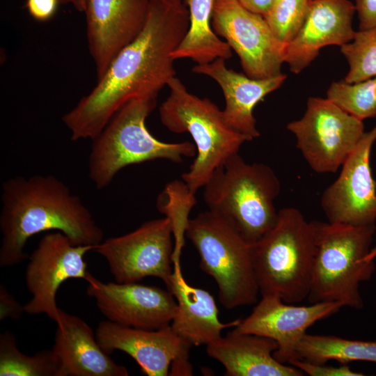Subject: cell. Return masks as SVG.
<instances>
[{
	"instance_id": "cell-2",
	"label": "cell",
	"mask_w": 376,
	"mask_h": 376,
	"mask_svg": "<svg viewBox=\"0 0 376 376\" xmlns=\"http://www.w3.org/2000/svg\"><path fill=\"white\" fill-rule=\"evenodd\" d=\"M0 265L23 262L27 240L54 230L75 245L95 246L104 233L80 198L54 175L15 176L2 185Z\"/></svg>"
},
{
	"instance_id": "cell-10",
	"label": "cell",
	"mask_w": 376,
	"mask_h": 376,
	"mask_svg": "<svg viewBox=\"0 0 376 376\" xmlns=\"http://www.w3.org/2000/svg\"><path fill=\"white\" fill-rule=\"evenodd\" d=\"M173 237L172 223L166 217L147 221L123 235L102 240L93 251L104 258L117 283H135L153 276L166 284L173 270Z\"/></svg>"
},
{
	"instance_id": "cell-21",
	"label": "cell",
	"mask_w": 376,
	"mask_h": 376,
	"mask_svg": "<svg viewBox=\"0 0 376 376\" xmlns=\"http://www.w3.org/2000/svg\"><path fill=\"white\" fill-rule=\"evenodd\" d=\"M173 273L166 284L175 297L178 307L170 327L189 345H208L221 336V331L234 327L240 322L219 321V310L212 295L205 290L195 288L185 281L180 265H173Z\"/></svg>"
},
{
	"instance_id": "cell-17",
	"label": "cell",
	"mask_w": 376,
	"mask_h": 376,
	"mask_svg": "<svg viewBox=\"0 0 376 376\" xmlns=\"http://www.w3.org/2000/svg\"><path fill=\"white\" fill-rule=\"evenodd\" d=\"M95 336L101 348L110 354L115 350L127 354L148 376H166L171 363L189 356L191 347L170 325L156 330L138 329L109 320L100 322Z\"/></svg>"
},
{
	"instance_id": "cell-35",
	"label": "cell",
	"mask_w": 376,
	"mask_h": 376,
	"mask_svg": "<svg viewBox=\"0 0 376 376\" xmlns=\"http://www.w3.org/2000/svg\"><path fill=\"white\" fill-rule=\"evenodd\" d=\"M376 257V245L372 248L366 257V260L368 261L374 260L375 258Z\"/></svg>"
},
{
	"instance_id": "cell-28",
	"label": "cell",
	"mask_w": 376,
	"mask_h": 376,
	"mask_svg": "<svg viewBox=\"0 0 376 376\" xmlns=\"http://www.w3.org/2000/svg\"><path fill=\"white\" fill-rule=\"evenodd\" d=\"M311 0H276L263 15L275 37L288 45L307 16Z\"/></svg>"
},
{
	"instance_id": "cell-15",
	"label": "cell",
	"mask_w": 376,
	"mask_h": 376,
	"mask_svg": "<svg viewBox=\"0 0 376 376\" xmlns=\"http://www.w3.org/2000/svg\"><path fill=\"white\" fill-rule=\"evenodd\" d=\"M87 295L107 320L124 326L156 330L170 325L178 304L169 290L135 283H104L89 272Z\"/></svg>"
},
{
	"instance_id": "cell-32",
	"label": "cell",
	"mask_w": 376,
	"mask_h": 376,
	"mask_svg": "<svg viewBox=\"0 0 376 376\" xmlns=\"http://www.w3.org/2000/svg\"><path fill=\"white\" fill-rule=\"evenodd\" d=\"M354 4L359 22V29L376 26V0H355Z\"/></svg>"
},
{
	"instance_id": "cell-12",
	"label": "cell",
	"mask_w": 376,
	"mask_h": 376,
	"mask_svg": "<svg viewBox=\"0 0 376 376\" xmlns=\"http://www.w3.org/2000/svg\"><path fill=\"white\" fill-rule=\"evenodd\" d=\"M95 246L75 245L63 233L45 235L29 256L25 282L31 299L25 304L29 315L45 314L60 322V308L56 302L61 285L70 279H86L88 272L84 255Z\"/></svg>"
},
{
	"instance_id": "cell-8",
	"label": "cell",
	"mask_w": 376,
	"mask_h": 376,
	"mask_svg": "<svg viewBox=\"0 0 376 376\" xmlns=\"http://www.w3.org/2000/svg\"><path fill=\"white\" fill-rule=\"evenodd\" d=\"M185 235L199 255L201 269L217 283L224 308L256 302L251 244L228 221L210 210L202 212L189 219Z\"/></svg>"
},
{
	"instance_id": "cell-11",
	"label": "cell",
	"mask_w": 376,
	"mask_h": 376,
	"mask_svg": "<svg viewBox=\"0 0 376 376\" xmlns=\"http://www.w3.org/2000/svg\"><path fill=\"white\" fill-rule=\"evenodd\" d=\"M212 26L238 55L249 77L265 79L281 73L287 45L275 37L263 15L237 0H214Z\"/></svg>"
},
{
	"instance_id": "cell-19",
	"label": "cell",
	"mask_w": 376,
	"mask_h": 376,
	"mask_svg": "<svg viewBox=\"0 0 376 376\" xmlns=\"http://www.w3.org/2000/svg\"><path fill=\"white\" fill-rule=\"evenodd\" d=\"M192 72L214 80L223 91L225 107L222 114L226 123L249 141L260 136L253 111L256 105L270 93L278 89L287 75L281 73L265 79H252L228 69L226 60L217 58L205 64H197Z\"/></svg>"
},
{
	"instance_id": "cell-27",
	"label": "cell",
	"mask_w": 376,
	"mask_h": 376,
	"mask_svg": "<svg viewBox=\"0 0 376 376\" xmlns=\"http://www.w3.org/2000/svg\"><path fill=\"white\" fill-rule=\"evenodd\" d=\"M349 70L344 81L358 83L376 76V26L355 32L354 38L340 47Z\"/></svg>"
},
{
	"instance_id": "cell-14",
	"label": "cell",
	"mask_w": 376,
	"mask_h": 376,
	"mask_svg": "<svg viewBox=\"0 0 376 376\" xmlns=\"http://www.w3.org/2000/svg\"><path fill=\"white\" fill-rule=\"evenodd\" d=\"M261 297L250 315L240 320L232 331L261 336L274 340L278 347L273 355L283 364L290 365L292 361L299 359L297 347L310 327L344 307L339 302L294 306L284 302L274 295Z\"/></svg>"
},
{
	"instance_id": "cell-9",
	"label": "cell",
	"mask_w": 376,
	"mask_h": 376,
	"mask_svg": "<svg viewBox=\"0 0 376 376\" xmlns=\"http://www.w3.org/2000/svg\"><path fill=\"white\" fill-rule=\"evenodd\" d=\"M287 129L312 170L336 173L356 148L364 131L363 120L327 98L308 99L304 116Z\"/></svg>"
},
{
	"instance_id": "cell-7",
	"label": "cell",
	"mask_w": 376,
	"mask_h": 376,
	"mask_svg": "<svg viewBox=\"0 0 376 376\" xmlns=\"http://www.w3.org/2000/svg\"><path fill=\"white\" fill-rule=\"evenodd\" d=\"M313 222L317 252L309 302H339L343 306L362 308L359 284L369 280L375 268L374 260H366L375 225Z\"/></svg>"
},
{
	"instance_id": "cell-18",
	"label": "cell",
	"mask_w": 376,
	"mask_h": 376,
	"mask_svg": "<svg viewBox=\"0 0 376 376\" xmlns=\"http://www.w3.org/2000/svg\"><path fill=\"white\" fill-rule=\"evenodd\" d=\"M356 12L349 0H311L306 19L285 47L284 63L298 74L327 45H342L354 36L352 20Z\"/></svg>"
},
{
	"instance_id": "cell-1",
	"label": "cell",
	"mask_w": 376,
	"mask_h": 376,
	"mask_svg": "<svg viewBox=\"0 0 376 376\" xmlns=\"http://www.w3.org/2000/svg\"><path fill=\"white\" fill-rule=\"evenodd\" d=\"M189 10L182 0L150 1L145 26L112 60L93 90L62 120L71 140L95 138L128 102L156 98L176 75L171 53L185 36Z\"/></svg>"
},
{
	"instance_id": "cell-6",
	"label": "cell",
	"mask_w": 376,
	"mask_h": 376,
	"mask_svg": "<svg viewBox=\"0 0 376 376\" xmlns=\"http://www.w3.org/2000/svg\"><path fill=\"white\" fill-rule=\"evenodd\" d=\"M156 98L134 100L123 106L93 139L88 175L97 189L107 187L122 169L155 159L180 163L196 155L194 143H166L157 139L146 126Z\"/></svg>"
},
{
	"instance_id": "cell-22",
	"label": "cell",
	"mask_w": 376,
	"mask_h": 376,
	"mask_svg": "<svg viewBox=\"0 0 376 376\" xmlns=\"http://www.w3.org/2000/svg\"><path fill=\"white\" fill-rule=\"evenodd\" d=\"M207 355L219 361L226 376H303L293 366L274 357L277 343L267 337L233 331L206 345Z\"/></svg>"
},
{
	"instance_id": "cell-34",
	"label": "cell",
	"mask_w": 376,
	"mask_h": 376,
	"mask_svg": "<svg viewBox=\"0 0 376 376\" xmlns=\"http://www.w3.org/2000/svg\"><path fill=\"white\" fill-rule=\"evenodd\" d=\"M61 4H70L77 11L83 13L85 10L86 0H59Z\"/></svg>"
},
{
	"instance_id": "cell-4",
	"label": "cell",
	"mask_w": 376,
	"mask_h": 376,
	"mask_svg": "<svg viewBox=\"0 0 376 376\" xmlns=\"http://www.w3.org/2000/svg\"><path fill=\"white\" fill-rule=\"evenodd\" d=\"M203 188L209 210L228 221L251 244L276 222L274 201L281 184L265 164H249L236 153L215 170Z\"/></svg>"
},
{
	"instance_id": "cell-25",
	"label": "cell",
	"mask_w": 376,
	"mask_h": 376,
	"mask_svg": "<svg viewBox=\"0 0 376 376\" xmlns=\"http://www.w3.org/2000/svg\"><path fill=\"white\" fill-rule=\"evenodd\" d=\"M61 362L52 350L22 352L10 331L0 334V376H59Z\"/></svg>"
},
{
	"instance_id": "cell-13",
	"label": "cell",
	"mask_w": 376,
	"mask_h": 376,
	"mask_svg": "<svg viewBox=\"0 0 376 376\" xmlns=\"http://www.w3.org/2000/svg\"><path fill=\"white\" fill-rule=\"evenodd\" d=\"M376 141V125L363 134L341 166L337 179L322 194L320 205L328 222L352 226L375 225L376 182L370 158Z\"/></svg>"
},
{
	"instance_id": "cell-36",
	"label": "cell",
	"mask_w": 376,
	"mask_h": 376,
	"mask_svg": "<svg viewBox=\"0 0 376 376\" xmlns=\"http://www.w3.org/2000/svg\"><path fill=\"white\" fill-rule=\"evenodd\" d=\"M150 1H162V2H171V1H176L180 0H150Z\"/></svg>"
},
{
	"instance_id": "cell-23",
	"label": "cell",
	"mask_w": 376,
	"mask_h": 376,
	"mask_svg": "<svg viewBox=\"0 0 376 376\" xmlns=\"http://www.w3.org/2000/svg\"><path fill=\"white\" fill-rule=\"evenodd\" d=\"M189 15L188 30L171 53L174 59L189 58L197 64H205L217 58L230 59L232 49L221 40L212 26L214 0H182Z\"/></svg>"
},
{
	"instance_id": "cell-20",
	"label": "cell",
	"mask_w": 376,
	"mask_h": 376,
	"mask_svg": "<svg viewBox=\"0 0 376 376\" xmlns=\"http://www.w3.org/2000/svg\"><path fill=\"white\" fill-rule=\"evenodd\" d=\"M52 350L61 362L59 376H127L98 344L95 332L81 318L60 310Z\"/></svg>"
},
{
	"instance_id": "cell-5",
	"label": "cell",
	"mask_w": 376,
	"mask_h": 376,
	"mask_svg": "<svg viewBox=\"0 0 376 376\" xmlns=\"http://www.w3.org/2000/svg\"><path fill=\"white\" fill-rule=\"evenodd\" d=\"M167 86L169 95L159 108V118L169 131L187 132L193 139L196 155L182 179L194 195L215 170L249 141L226 123L222 110L214 103L191 93L178 77Z\"/></svg>"
},
{
	"instance_id": "cell-33",
	"label": "cell",
	"mask_w": 376,
	"mask_h": 376,
	"mask_svg": "<svg viewBox=\"0 0 376 376\" xmlns=\"http://www.w3.org/2000/svg\"><path fill=\"white\" fill-rule=\"evenodd\" d=\"M249 10L265 15L273 5L275 0H237Z\"/></svg>"
},
{
	"instance_id": "cell-24",
	"label": "cell",
	"mask_w": 376,
	"mask_h": 376,
	"mask_svg": "<svg viewBox=\"0 0 376 376\" xmlns=\"http://www.w3.org/2000/svg\"><path fill=\"white\" fill-rule=\"evenodd\" d=\"M297 352L299 359L318 364L329 360L342 364L357 361L376 363V341L306 334L298 345Z\"/></svg>"
},
{
	"instance_id": "cell-37",
	"label": "cell",
	"mask_w": 376,
	"mask_h": 376,
	"mask_svg": "<svg viewBox=\"0 0 376 376\" xmlns=\"http://www.w3.org/2000/svg\"><path fill=\"white\" fill-rule=\"evenodd\" d=\"M275 1H276V0H275Z\"/></svg>"
},
{
	"instance_id": "cell-29",
	"label": "cell",
	"mask_w": 376,
	"mask_h": 376,
	"mask_svg": "<svg viewBox=\"0 0 376 376\" xmlns=\"http://www.w3.org/2000/svg\"><path fill=\"white\" fill-rule=\"evenodd\" d=\"M310 376H362L361 373L352 370L347 364L333 366L318 364L303 359H297L290 364Z\"/></svg>"
},
{
	"instance_id": "cell-30",
	"label": "cell",
	"mask_w": 376,
	"mask_h": 376,
	"mask_svg": "<svg viewBox=\"0 0 376 376\" xmlns=\"http://www.w3.org/2000/svg\"><path fill=\"white\" fill-rule=\"evenodd\" d=\"M59 4V0H26L24 6L35 20L47 22L55 15Z\"/></svg>"
},
{
	"instance_id": "cell-16",
	"label": "cell",
	"mask_w": 376,
	"mask_h": 376,
	"mask_svg": "<svg viewBox=\"0 0 376 376\" xmlns=\"http://www.w3.org/2000/svg\"><path fill=\"white\" fill-rule=\"evenodd\" d=\"M149 6L150 0H86L88 49L97 79L141 33Z\"/></svg>"
},
{
	"instance_id": "cell-3",
	"label": "cell",
	"mask_w": 376,
	"mask_h": 376,
	"mask_svg": "<svg viewBox=\"0 0 376 376\" xmlns=\"http://www.w3.org/2000/svg\"><path fill=\"white\" fill-rule=\"evenodd\" d=\"M317 252L315 228L297 208L279 210L274 227L251 244L255 277L261 296L288 304L308 297Z\"/></svg>"
},
{
	"instance_id": "cell-31",
	"label": "cell",
	"mask_w": 376,
	"mask_h": 376,
	"mask_svg": "<svg viewBox=\"0 0 376 376\" xmlns=\"http://www.w3.org/2000/svg\"><path fill=\"white\" fill-rule=\"evenodd\" d=\"M25 313L22 305L7 290L4 285H0V320L7 318L17 320Z\"/></svg>"
},
{
	"instance_id": "cell-26",
	"label": "cell",
	"mask_w": 376,
	"mask_h": 376,
	"mask_svg": "<svg viewBox=\"0 0 376 376\" xmlns=\"http://www.w3.org/2000/svg\"><path fill=\"white\" fill-rule=\"evenodd\" d=\"M327 97L361 120L375 117L376 76L354 84L334 81Z\"/></svg>"
}]
</instances>
